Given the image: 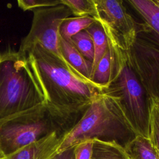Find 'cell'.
<instances>
[{"label": "cell", "mask_w": 159, "mask_h": 159, "mask_svg": "<svg viewBox=\"0 0 159 159\" xmlns=\"http://www.w3.org/2000/svg\"><path fill=\"white\" fill-rule=\"evenodd\" d=\"M60 3L71 9L75 14H84L88 12V2L83 0H63Z\"/></svg>", "instance_id": "ffe728a7"}, {"label": "cell", "mask_w": 159, "mask_h": 159, "mask_svg": "<svg viewBox=\"0 0 159 159\" xmlns=\"http://www.w3.org/2000/svg\"><path fill=\"white\" fill-rule=\"evenodd\" d=\"M94 22V19L89 16H82L65 19L60 27V35L65 40L70 42L73 36L88 29Z\"/></svg>", "instance_id": "8fae6325"}, {"label": "cell", "mask_w": 159, "mask_h": 159, "mask_svg": "<svg viewBox=\"0 0 159 159\" xmlns=\"http://www.w3.org/2000/svg\"><path fill=\"white\" fill-rule=\"evenodd\" d=\"M70 42L80 53L91 63L94 60V45L92 37L87 31H81L73 36Z\"/></svg>", "instance_id": "9a60e30c"}, {"label": "cell", "mask_w": 159, "mask_h": 159, "mask_svg": "<svg viewBox=\"0 0 159 159\" xmlns=\"http://www.w3.org/2000/svg\"><path fill=\"white\" fill-rule=\"evenodd\" d=\"M148 139L159 155V103L153 101L150 105L148 117Z\"/></svg>", "instance_id": "5bb4252c"}, {"label": "cell", "mask_w": 159, "mask_h": 159, "mask_svg": "<svg viewBox=\"0 0 159 159\" xmlns=\"http://www.w3.org/2000/svg\"><path fill=\"white\" fill-rule=\"evenodd\" d=\"M44 101L27 55L11 47L0 52V118Z\"/></svg>", "instance_id": "6da1fadb"}, {"label": "cell", "mask_w": 159, "mask_h": 159, "mask_svg": "<svg viewBox=\"0 0 159 159\" xmlns=\"http://www.w3.org/2000/svg\"><path fill=\"white\" fill-rule=\"evenodd\" d=\"M157 1V2L158 4H159V0H158V1Z\"/></svg>", "instance_id": "7402d4cb"}, {"label": "cell", "mask_w": 159, "mask_h": 159, "mask_svg": "<svg viewBox=\"0 0 159 159\" xmlns=\"http://www.w3.org/2000/svg\"><path fill=\"white\" fill-rule=\"evenodd\" d=\"M132 6L159 34V4L150 0H132Z\"/></svg>", "instance_id": "7c38bea8"}, {"label": "cell", "mask_w": 159, "mask_h": 159, "mask_svg": "<svg viewBox=\"0 0 159 159\" xmlns=\"http://www.w3.org/2000/svg\"><path fill=\"white\" fill-rule=\"evenodd\" d=\"M158 103H159V101H158Z\"/></svg>", "instance_id": "603a6c76"}, {"label": "cell", "mask_w": 159, "mask_h": 159, "mask_svg": "<svg viewBox=\"0 0 159 159\" xmlns=\"http://www.w3.org/2000/svg\"><path fill=\"white\" fill-rule=\"evenodd\" d=\"M111 52L109 50H107L96 66V70L92 76L93 80L99 84L107 83L111 75Z\"/></svg>", "instance_id": "e0dca14e"}, {"label": "cell", "mask_w": 159, "mask_h": 159, "mask_svg": "<svg viewBox=\"0 0 159 159\" xmlns=\"http://www.w3.org/2000/svg\"><path fill=\"white\" fill-rule=\"evenodd\" d=\"M29 61L45 98V101L61 106L69 94L89 97V88L70 70L68 65L39 45L27 53Z\"/></svg>", "instance_id": "3957f363"}, {"label": "cell", "mask_w": 159, "mask_h": 159, "mask_svg": "<svg viewBox=\"0 0 159 159\" xmlns=\"http://www.w3.org/2000/svg\"><path fill=\"white\" fill-rule=\"evenodd\" d=\"M74 148L75 147L57 153L52 159H74Z\"/></svg>", "instance_id": "44dd1931"}, {"label": "cell", "mask_w": 159, "mask_h": 159, "mask_svg": "<svg viewBox=\"0 0 159 159\" xmlns=\"http://www.w3.org/2000/svg\"><path fill=\"white\" fill-rule=\"evenodd\" d=\"M61 4L60 1H50V0H19L17 1L18 6L24 11H32L57 6Z\"/></svg>", "instance_id": "ac0fdd59"}, {"label": "cell", "mask_w": 159, "mask_h": 159, "mask_svg": "<svg viewBox=\"0 0 159 159\" xmlns=\"http://www.w3.org/2000/svg\"><path fill=\"white\" fill-rule=\"evenodd\" d=\"M61 53L68 64L86 78L91 77L92 63L86 60L71 42L60 35Z\"/></svg>", "instance_id": "ba28073f"}, {"label": "cell", "mask_w": 159, "mask_h": 159, "mask_svg": "<svg viewBox=\"0 0 159 159\" xmlns=\"http://www.w3.org/2000/svg\"><path fill=\"white\" fill-rule=\"evenodd\" d=\"M91 159H130L124 147L115 141L94 139Z\"/></svg>", "instance_id": "9c48e42d"}, {"label": "cell", "mask_w": 159, "mask_h": 159, "mask_svg": "<svg viewBox=\"0 0 159 159\" xmlns=\"http://www.w3.org/2000/svg\"><path fill=\"white\" fill-rule=\"evenodd\" d=\"M116 120L102 99L94 101L81 120L61 137L57 150L60 153L81 141L112 137L117 134Z\"/></svg>", "instance_id": "5b68a950"}, {"label": "cell", "mask_w": 159, "mask_h": 159, "mask_svg": "<svg viewBox=\"0 0 159 159\" xmlns=\"http://www.w3.org/2000/svg\"><path fill=\"white\" fill-rule=\"evenodd\" d=\"M87 32L91 35L94 45V60L91 66V76H93L96 66L107 50V40L104 30L98 25L90 26Z\"/></svg>", "instance_id": "4fadbf2b"}, {"label": "cell", "mask_w": 159, "mask_h": 159, "mask_svg": "<svg viewBox=\"0 0 159 159\" xmlns=\"http://www.w3.org/2000/svg\"><path fill=\"white\" fill-rule=\"evenodd\" d=\"M96 2L108 19L116 25H121L125 20V14L121 5L118 1L106 0L99 1Z\"/></svg>", "instance_id": "2e32d148"}, {"label": "cell", "mask_w": 159, "mask_h": 159, "mask_svg": "<svg viewBox=\"0 0 159 159\" xmlns=\"http://www.w3.org/2000/svg\"><path fill=\"white\" fill-rule=\"evenodd\" d=\"M94 139H88L80 142L75 146L74 159H91Z\"/></svg>", "instance_id": "d6986e66"}, {"label": "cell", "mask_w": 159, "mask_h": 159, "mask_svg": "<svg viewBox=\"0 0 159 159\" xmlns=\"http://www.w3.org/2000/svg\"><path fill=\"white\" fill-rule=\"evenodd\" d=\"M124 148L130 159H159L149 139L141 135H137Z\"/></svg>", "instance_id": "30bf717a"}, {"label": "cell", "mask_w": 159, "mask_h": 159, "mask_svg": "<svg viewBox=\"0 0 159 159\" xmlns=\"http://www.w3.org/2000/svg\"><path fill=\"white\" fill-rule=\"evenodd\" d=\"M63 134L52 132L0 159H52L57 154V150Z\"/></svg>", "instance_id": "52a82bcc"}, {"label": "cell", "mask_w": 159, "mask_h": 159, "mask_svg": "<svg viewBox=\"0 0 159 159\" xmlns=\"http://www.w3.org/2000/svg\"></svg>", "instance_id": "cb8c5ba5"}, {"label": "cell", "mask_w": 159, "mask_h": 159, "mask_svg": "<svg viewBox=\"0 0 159 159\" xmlns=\"http://www.w3.org/2000/svg\"><path fill=\"white\" fill-rule=\"evenodd\" d=\"M63 6L61 4L34 10L30 29L22 39L19 50L27 54L33 47L39 45L70 66L63 58L60 47V27L66 19Z\"/></svg>", "instance_id": "277c9868"}, {"label": "cell", "mask_w": 159, "mask_h": 159, "mask_svg": "<svg viewBox=\"0 0 159 159\" xmlns=\"http://www.w3.org/2000/svg\"><path fill=\"white\" fill-rule=\"evenodd\" d=\"M62 114L61 106L44 101L0 118V157L9 155L52 132L61 133Z\"/></svg>", "instance_id": "7a4b0ae2"}, {"label": "cell", "mask_w": 159, "mask_h": 159, "mask_svg": "<svg viewBox=\"0 0 159 159\" xmlns=\"http://www.w3.org/2000/svg\"><path fill=\"white\" fill-rule=\"evenodd\" d=\"M119 83L134 118L139 124L145 120V105L142 88L134 73L124 67L120 73Z\"/></svg>", "instance_id": "8992f818"}]
</instances>
